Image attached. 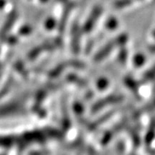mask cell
I'll return each mask as SVG.
<instances>
[{"mask_svg":"<svg viewBox=\"0 0 155 155\" xmlns=\"http://www.w3.org/2000/svg\"><path fill=\"white\" fill-rule=\"evenodd\" d=\"M102 11H103V10H102V8L99 7V6H97L94 10L92 11V12L90 15V17H88L87 21L85 22L84 25L83 29L84 32H90L93 28L94 25L96 24L97 19H98V17L102 14Z\"/></svg>","mask_w":155,"mask_h":155,"instance_id":"cell-2","label":"cell"},{"mask_svg":"<svg viewBox=\"0 0 155 155\" xmlns=\"http://www.w3.org/2000/svg\"><path fill=\"white\" fill-rule=\"evenodd\" d=\"M153 36H154V37H155V31H154V32H153Z\"/></svg>","mask_w":155,"mask_h":155,"instance_id":"cell-19","label":"cell"},{"mask_svg":"<svg viewBox=\"0 0 155 155\" xmlns=\"http://www.w3.org/2000/svg\"><path fill=\"white\" fill-rule=\"evenodd\" d=\"M115 114V112L114 111H110V112H109V113H107L105 115H104L103 116H101L99 119H97V120H96L94 122H92L91 125H90V129H95V128H97V127L100 126V125H102L103 123H104L105 122H107L110 118L111 116H113Z\"/></svg>","mask_w":155,"mask_h":155,"instance_id":"cell-5","label":"cell"},{"mask_svg":"<svg viewBox=\"0 0 155 155\" xmlns=\"http://www.w3.org/2000/svg\"><path fill=\"white\" fill-rule=\"evenodd\" d=\"M148 50H149L151 53H155V45H152L148 48Z\"/></svg>","mask_w":155,"mask_h":155,"instance_id":"cell-18","label":"cell"},{"mask_svg":"<svg viewBox=\"0 0 155 155\" xmlns=\"http://www.w3.org/2000/svg\"><path fill=\"white\" fill-rule=\"evenodd\" d=\"M116 46H118V45H117V42H116V39H115L114 41H112L111 42L105 45L102 49L100 50L99 52L95 55L94 61H96V62H99V61H103L104 58H106L107 56L110 54L111 51H112L113 48H114L115 47H116Z\"/></svg>","mask_w":155,"mask_h":155,"instance_id":"cell-3","label":"cell"},{"mask_svg":"<svg viewBox=\"0 0 155 155\" xmlns=\"http://www.w3.org/2000/svg\"><path fill=\"white\" fill-rule=\"evenodd\" d=\"M111 138H112V133L111 132H107V133L104 134V135L103 136V138L101 140V144L103 146H106L110 141Z\"/></svg>","mask_w":155,"mask_h":155,"instance_id":"cell-13","label":"cell"},{"mask_svg":"<svg viewBox=\"0 0 155 155\" xmlns=\"http://www.w3.org/2000/svg\"><path fill=\"white\" fill-rule=\"evenodd\" d=\"M74 110H75V112L77 113V114H82V112H83V107H82V105L80 104H78V103H77L75 105H74Z\"/></svg>","mask_w":155,"mask_h":155,"instance_id":"cell-16","label":"cell"},{"mask_svg":"<svg viewBox=\"0 0 155 155\" xmlns=\"http://www.w3.org/2000/svg\"><path fill=\"white\" fill-rule=\"evenodd\" d=\"M106 28L108 29H110V30H113V29H116V27H117V21L116 20V18H110L105 24Z\"/></svg>","mask_w":155,"mask_h":155,"instance_id":"cell-12","label":"cell"},{"mask_svg":"<svg viewBox=\"0 0 155 155\" xmlns=\"http://www.w3.org/2000/svg\"><path fill=\"white\" fill-rule=\"evenodd\" d=\"M54 24V21L53 19H50V20H48V23H47V27L48 28H53Z\"/></svg>","mask_w":155,"mask_h":155,"instance_id":"cell-17","label":"cell"},{"mask_svg":"<svg viewBox=\"0 0 155 155\" xmlns=\"http://www.w3.org/2000/svg\"><path fill=\"white\" fill-rule=\"evenodd\" d=\"M127 53L126 50H122L121 52H120V54H119V59H120V61L122 63H125V61L127 60Z\"/></svg>","mask_w":155,"mask_h":155,"instance_id":"cell-14","label":"cell"},{"mask_svg":"<svg viewBox=\"0 0 155 155\" xmlns=\"http://www.w3.org/2000/svg\"><path fill=\"white\" fill-rule=\"evenodd\" d=\"M132 4V0H117L115 2L114 6L116 9H122L126 6L130 5Z\"/></svg>","mask_w":155,"mask_h":155,"instance_id":"cell-9","label":"cell"},{"mask_svg":"<svg viewBox=\"0 0 155 155\" xmlns=\"http://www.w3.org/2000/svg\"><path fill=\"white\" fill-rule=\"evenodd\" d=\"M145 62V57L142 54H136L134 57V65L135 67H141Z\"/></svg>","mask_w":155,"mask_h":155,"instance_id":"cell-10","label":"cell"},{"mask_svg":"<svg viewBox=\"0 0 155 155\" xmlns=\"http://www.w3.org/2000/svg\"><path fill=\"white\" fill-rule=\"evenodd\" d=\"M125 84H126L127 87L133 91L136 97H139L137 84H136V83L134 81L133 78H129V77L126 78H125Z\"/></svg>","mask_w":155,"mask_h":155,"instance_id":"cell-7","label":"cell"},{"mask_svg":"<svg viewBox=\"0 0 155 155\" xmlns=\"http://www.w3.org/2000/svg\"><path fill=\"white\" fill-rule=\"evenodd\" d=\"M131 136H132V140H133L134 144L135 145V147H138L139 144H140V138H139L138 134L133 132L132 134H131Z\"/></svg>","mask_w":155,"mask_h":155,"instance_id":"cell-15","label":"cell"},{"mask_svg":"<svg viewBox=\"0 0 155 155\" xmlns=\"http://www.w3.org/2000/svg\"><path fill=\"white\" fill-rule=\"evenodd\" d=\"M155 78V66L151 68V70L147 71L143 76V82H147L151 81Z\"/></svg>","mask_w":155,"mask_h":155,"instance_id":"cell-8","label":"cell"},{"mask_svg":"<svg viewBox=\"0 0 155 155\" xmlns=\"http://www.w3.org/2000/svg\"><path fill=\"white\" fill-rule=\"evenodd\" d=\"M122 100H123V97L120 96V95H111V96H109V97H107L105 98H103V99L97 101L94 105L92 106L91 113H97L100 110H102L103 108H104L105 106L118 104V103L122 102Z\"/></svg>","mask_w":155,"mask_h":155,"instance_id":"cell-1","label":"cell"},{"mask_svg":"<svg viewBox=\"0 0 155 155\" xmlns=\"http://www.w3.org/2000/svg\"><path fill=\"white\" fill-rule=\"evenodd\" d=\"M155 137V122H153L151 123V126H150L149 129H148V132L146 135V143L147 145H149Z\"/></svg>","mask_w":155,"mask_h":155,"instance_id":"cell-6","label":"cell"},{"mask_svg":"<svg viewBox=\"0 0 155 155\" xmlns=\"http://www.w3.org/2000/svg\"><path fill=\"white\" fill-rule=\"evenodd\" d=\"M72 47L74 54H77L79 52V29L78 25L75 23L72 28Z\"/></svg>","mask_w":155,"mask_h":155,"instance_id":"cell-4","label":"cell"},{"mask_svg":"<svg viewBox=\"0 0 155 155\" xmlns=\"http://www.w3.org/2000/svg\"><path fill=\"white\" fill-rule=\"evenodd\" d=\"M108 85H109V81L104 78H99L97 83V86L99 91H104L108 87Z\"/></svg>","mask_w":155,"mask_h":155,"instance_id":"cell-11","label":"cell"}]
</instances>
